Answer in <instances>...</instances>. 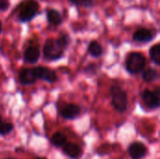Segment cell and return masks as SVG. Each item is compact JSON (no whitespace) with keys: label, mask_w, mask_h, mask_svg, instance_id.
<instances>
[{"label":"cell","mask_w":160,"mask_h":159,"mask_svg":"<svg viewBox=\"0 0 160 159\" xmlns=\"http://www.w3.org/2000/svg\"><path fill=\"white\" fill-rule=\"evenodd\" d=\"M4 159H16V158H13V157H8V158H4Z\"/></svg>","instance_id":"44dd1931"},{"label":"cell","mask_w":160,"mask_h":159,"mask_svg":"<svg viewBox=\"0 0 160 159\" xmlns=\"http://www.w3.org/2000/svg\"><path fill=\"white\" fill-rule=\"evenodd\" d=\"M34 72L37 79H40L46 81L48 82H54L57 80L56 74L54 71L44 67H38L34 68Z\"/></svg>","instance_id":"ba28073f"},{"label":"cell","mask_w":160,"mask_h":159,"mask_svg":"<svg viewBox=\"0 0 160 159\" xmlns=\"http://www.w3.org/2000/svg\"><path fill=\"white\" fill-rule=\"evenodd\" d=\"M38 11V4L35 0H27L21 6L19 11V19L22 22L31 21Z\"/></svg>","instance_id":"277c9868"},{"label":"cell","mask_w":160,"mask_h":159,"mask_svg":"<svg viewBox=\"0 0 160 159\" xmlns=\"http://www.w3.org/2000/svg\"><path fill=\"white\" fill-rule=\"evenodd\" d=\"M88 52H90V54L93 56V57H99L102 55L103 53V49L101 47V45L97 42V41H92L90 42L89 44V47H88Z\"/></svg>","instance_id":"9a60e30c"},{"label":"cell","mask_w":160,"mask_h":159,"mask_svg":"<svg viewBox=\"0 0 160 159\" xmlns=\"http://www.w3.org/2000/svg\"><path fill=\"white\" fill-rule=\"evenodd\" d=\"M150 57L156 65H160V44H156L150 49Z\"/></svg>","instance_id":"ac0fdd59"},{"label":"cell","mask_w":160,"mask_h":159,"mask_svg":"<svg viewBox=\"0 0 160 159\" xmlns=\"http://www.w3.org/2000/svg\"><path fill=\"white\" fill-rule=\"evenodd\" d=\"M14 129V126L11 123L6 122L0 116V136H7L10 134Z\"/></svg>","instance_id":"e0dca14e"},{"label":"cell","mask_w":160,"mask_h":159,"mask_svg":"<svg viewBox=\"0 0 160 159\" xmlns=\"http://www.w3.org/2000/svg\"><path fill=\"white\" fill-rule=\"evenodd\" d=\"M142 101L151 110H156L159 107L160 94L158 89L157 91L145 90L142 95Z\"/></svg>","instance_id":"8992f818"},{"label":"cell","mask_w":160,"mask_h":159,"mask_svg":"<svg viewBox=\"0 0 160 159\" xmlns=\"http://www.w3.org/2000/svg\"><path fill=\"white\" fill-rule=\"evenodd\" d=\"M37 78L34 72V68H24L21 71L19 76V81L23 85L32 84L36 82Z\"/></svg>","instance_id":"8fae6325"},{"label":"cell","mask_w":160,"mask_h":159,"mask_svg":"<svg viewBox=\"0 0 160 159\" xmlns=\"http://www.w3.org/2000/svg\"><path fill=\"white\" fill-rule=\"evenodd\" d=\"M47 19L48 22L52 25H60L62 22L61 14L54 9H49L47 11Z\"/></svg>","instance_id":"5bb4252c"},{"label":"cell","mask_w":160,"mask_h":159,"mask_svg":"<svg viewBox=\"0 0 160 159\" xmlns=\"http://www.w3.org/2000/svg\"><path fill=\"white\" fill-rule=\"evenodd\" d=\"M68 1L76 6H82L86 7H90L94 4V0H68Z\"/></svg>","instance_id":"d6986e66"},{"label":"cell","mask_w":160,"mask_h":159,"mask_svg":"<svg viewBox=\"0 0 160 159\" xmlns=\"http://www.w3.org/2000/svg\"><path fill=\"white\" fill-rule=\"evenodd\" d=\"M1 29H2V26H1V22H0V33H1Z\"/></svg>","instance_id":"7402d4cb"},{"label":"cell","mask_w":160,"mask_h":159,"mask_svg":"<svg viewBox=\"0 0 160 159\" xmlns=\"http://www.w3.org/2000/svg\"><path fill=\"white\" fill-rule=\"evenodd\" d=\"M69 39L67 35L62 36L57 39L50 38L45 42L43 48L44 57L49 61H55L61 58L64 54V51L68 44Z\"/></svg>","instance_id":"6da1fadb"},{"label":"cell","mask_w":160,"mask_h":159,"mask_svg":"<svg viewBox=\"0 0 160 159\" xmlns=\"http://www.w3.org/2000/svg\"><path fill=\"white\" fill-rule=\"evenodd\" d=\"M39 55H40V52H39V50L37 48V47H28L25 51H24V53H23V60L24 62L26 63H29V64H34L36 63L38 58H39Z\"/></svg>","instance_id":"7c38bea8"},{"label":"cell","mask_w":160,"mask_h":159,"mask_svg":"<svg viewBox=\"0 0 160 159\" xmlns=\"http://www.w3.org/2000/svg\"><path fill=\"white\" fill-rule=\"evenodd\" d=\"M154 37V34L151 30L147 29V28H141L138 29L134 35H133V39L135 41L138 42H142V43H145V42H149L153 39Z\"/></svg>","instance_id":"30bf717a"},{"label":"cell","mask_w":160,"mask_h":159,"mask_svg":"<svg viewBox=\"0 0 160 159\" xmlns=\"http://www.w3.org/2000/svg\"><path fill=\"white\" fill-rule=\"evenodd\" d=\"M158 77H159L158 72L154 68H147L143 71V74H142V79L146 82H154V81L158 80Z\"/></svg>","instance_id":"2e32d148"},{"label":"cell","mask_w":160,"mask_h":159,"mask_svg":"<svg viewBox=\"0 0 160 159\" xmlns=\"http://www.w3.org/2000/svg\"><path fill=\"white\" fill-rule=\"evenodd\" d=\"M111 94H112V104L113 108L119 112H126L128 103L127 93L118 85H113L111 89Z\"/></svg>","instance_id":"7a4b0ae2"},{"label":"cell","mask_w":160,"mask_h":159,"mask_svg":"<svg viewBox=\"0 0 160 159\" xmlns=\"http://www.w3.org/2000/svg\"><path fill=\"white\" fill-rule=\"evenodd\" d=\"M5 1H8V0H0V2H5Z\"/></svg>","instance_id":"603a6c76"},{"label":"cell","mask_w":160,"mask_h":159,"mask_svg":"<svg viewBox=\"0 0 160 159\" xmlns=\"http://www.w3.org/2000/svg\"><path fill=\"white\" fill-rule=\"evenodd\" d=\"M67 142L68 138L63 132H55L51 137V143L55 148H61Z\"/></svg>","instance_id":"4fadbf2b"},{"label":"cell","mask_w":160,"mask_h":159,"mask_svg":"<svg viewBox=\"0 0 160 159\" xmlns=\"http://www.w3.org/2000/svg\"><path fill=\"white\" fill-rule=\"evenodd\" d=\"M62 151L69 159H81L82 157V148L75 142H66L62 147Z\"/></svg>","instance_id":"52a82bcc"},{"label":"cell","mask_w":160,"mask_h":159,"mask_svg":"<svg viewBox=\"0 0 160 159\" xmlns=\"http://www.w3.org/2000/svg\"><path fill=\"white\" fill-rule=\"evenodd\" d=\"M35 159H47L46 157H36Z\"/></svg>","instance_id":"ffe728a7"},{"label":"cell","mask_w":160,"mask_h":159,"mask_svg":"<svg viewBox=\"0 0 160 159\" xmlns=\"http://www.w3.org/2000/svg\"><path fill=\"white\" fill-rule=\"evenodd\" d=\"M146 64L145 57L140 52H131L127 60V69L130 74H138L143 70Z\"/></svg>","instance_id":"3957f363"},{"label":"cell","mask_w":160,"mask_h":159,"mask_svg":"<svg viewBox=\"0 0 160 159\" xmlns=\"http://www.w3.org/2000/svg\"><path fill=\"white\" fill-rule=\"evenodd\" d=\"M128 153L131 159H142L148 154V147L142 142H134L128 145Z\"/></svg>","instance_id":"5b68a950"},{"label":"cell","mask_w":160,"mask_h":159,"mask_svg":"<svg viewBox=\"0 0 160 159\" xmlns=\"http://www.w3.org/2000/svg\"><path fill=\"white\" fill-rule=\"evenodd\" d=\"M81 113V108L76 104H67L65 105L61 111V116L66 120H74Z\"/></svg>","instance_id":"9c48e42d"}]
</instances>
